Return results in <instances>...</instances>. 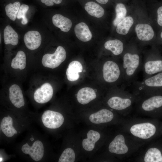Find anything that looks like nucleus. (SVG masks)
<instances>
[{"label": "nucleus", "instance_id": "nucleus-1", "mask_svg": "<svg viewBox=\"0 0 162 162\" xmlns=\"http://www.w3.org/2000/svg\"><path fill=\"white\" fill-rule=\"evenodd\" d=\"M130 86L136 96L162 94V72L143 78L142 81L136 80Z\"/></svg>", "mask_w": 162, "mask_h": 162}, {"label": "nucleus", "instance_id": "nucleus-2", "mask_svg": "<svg viewBox=\"0 0 162 162\" xmlns=\"http://www.w3.org/2000/svg\"><path fill=\"white\" fill-rule=\"evenodd\" d=\"M137 96L125 90L120 89V95L110 98L107 101L109 106L117 110H124L130 108L134 101L137 100Z\"/></svg>", "mask_w": 162, "mask_h": 162}, {"label": "nucleus", "instance_id": "nucleus-3", "mask_svg": "<svg viewBox=\"0 0 162 162\" xmlns=\"http://www.w3.org/2000/svg\"><path fill=\"white\" fill-rule=\"evenodd\" d=\"M103 76L104 81L109 83L118 82H123V74L121 64L115 61L108 60L104 64Z\"/></svg>", "mask_w": 162, "mask_h": 162}, {"label": "nucleus", "instance_id": "nucleus-4", "mask_svg": "<svg viewBox=\"0 0 162 162\" xmlns=\"http://www.w3.org/2000/svg\"><path fill=\"white\" fill-rule=\"evenodd\" d=\"M141 70L143 78L162 72V56L156 52L142 61Z\"/></svg>", "mask_w": 162, "mask_h": 162}, {"label": "nucleus", "instance_id": "nucleus-5", "mask_svg": "<svg viewBox=\"0 0 162 162\" xmlns=\"http://www.w3.org/2000/svg\"><path fill=\"white\" fill-rule=\"evenodd\" d=\"M141 97L142 98L138 101L140 109L147 112L162 110V94Z\"/></svg>", "mask_w": 162, "mask_h": 162}, {"label": "nucleus", "instance_id": "nucleus-6", "mask_svg": "<svg viewBox=\"0 0 162 162\" xmlns=\"http://www.w3.org/2000/svg\"><path fill=\"white\" fill-rule=\"evenodd\" d=\"M66 54L64 49L58 46L53 54L47 53L43 56L42 63L45 67L52 69L57 67L65 59Z\"/></svg>", "mask_w": 162, "mask_h": 162}, {"label": "nucleus", "instance_id": "nucleus-7", "mask_svg": "<svg viewBox=\"0 0 162 162\" xmlns=\"http://www.w3.org/2000/svg\"><path fill=\"white\" fill-rule=\"evenodd\" d=\"M131 133L134 136L142 139L151 138L155 134L156 126L149 122L136 124L132 125L130 129Z\"/></svg>", "mask_w": 162, "mask_h": 162}, {"label": "nucleus", "instance_id": "nucleus-8", "mask_svg": "<svg viewBox=\"0 0 162 162\" xmlns=\"http://www.w3.org/2000/svg\"><path fill=\"white\" fill-rule=\"evenodd\" d=\"M41 119L45 127L53 129L61 127L64 121L63 115L60 113L50 110H46L44 112Z\"/></svg>", "mask_w": 162, "mask_h": 162}, {"label": "nucleus", "instance_id": "nucleus-9", "mask_svg": "<svg viewBox=\"0 0 162 162\" xmlns=\"http://www.w3.org/2000/svg\"><path fill=\"white\" fill-rule=\"evenodd\" d=\"M21 150L23 153L29 155L34 161H40L43 158L44 154V147L42 142L38 140L35 141L32 146L28 143L23 145Z\"/></svg>", "mask_w": 162, "mask_h": 162}, {"label": "nucleus", "instance_id": "nucleus-10", "mask_svg": "<svg viewBox=\"0 0 162 162\" xmlns=\"http://www.w3.org/2000/svg\"><path fill=\"white\" fill-rule=\"evenodd\" d=\"M53 89L48 83L43 84L35 91L34 98V100L40 104H44L49 101L52 98Z\"/></svg>", "mask_w": 162, "mask_h": 162}, {"label": "nucleus", "instance_id": "nucleus-11", "mask_svg": "<svg viewBox=\"0 0 162 162\" xmlns=\"http://www.w3.org/2000/svg\"><path fill=\"white\" fill-rule=\"evenodd\" d=\"M108 149L110 152L118 154H124L128 151L124 137L122 134H118L115 137L110 144Z\"/></svg>", "mask_w": 162, "mask_h": 162}, {"label": "nucleus", "instance_id": "nucleus-12", "mask_svg": "<svg viewBox=\"0 0 162 162\" xmlns=\"http://www.w3.org/2000/svg\"><path fill=\"white\" fill-rule=\"evenodd\" d=\"M24 41L25 45L28 49L35 50L38 49L41 44V36L37 31H29L25 34Z\"/></svg>", "mask_w": 162, "mask_h": 162}, {"label": "nucleus", "instance_id": "nucleus-13", "mask_svg": "<svg viewBox=\"0 0 162 162\" xmlns=\"http://www.w3.org/2000/svg\"><path fill=\"white\" fill-rule=\"evenodd\" d=\"M9 98L11 103L17 108H20L25 105L22 91L20 86L16 84H13L10 87Z\"/></svg>", "mask_w": 162, "mask_h": 162}, {"label": "nucleus", "instance_id": "nucleus-14", "mask_svg": "<svg viewBox=\"0 0 162 162\" xmlns=\"http://www.w3.org/2000/svg\"><path fill=\"white\" fill-rule=\"evenodd\" d=\"M135 31L138 38L142 41L150 40L154 36V32L152 28L148 24H137L135 26Z\"/></svg>", "mask_w": 162, "mask_h": 162}, {"label": "nucleus", "instance_id": "nucleus-15", "mask_svg": "<svg viewBox=\"0 0 162 162\" xmlns=\"http://www.w3.org/2000/svg\"><path fill=\"white\" fill-rule=\"evenodd\" d=\"M114 115L112 112L104 109L91 115L89 119L92 123L99 124L110 122L112 119Z\"/></svg>", "mask_w": 162, "mask_h": 162}, {"label": "nucleus", "instance_id": "nucleus-16", "mask_svg": "<svg viewBox=\"0 0 162 162\" xmlns=\"http://www.w3.org/2000/svg\"><path fill=\"white\" fill-rule=\"evenodd\" d=\"M74 30L76 37L82 41H88L92 38V33L88 26L84 22H80L76 25Z\"/></svg>", "mask_w": 162, "mask_h": 162}, {"label": "nucleus", "instance_id": "nucleus-17", "mask_svg": "<svg viewBox=\"0 0 162 162\" xmlns=\"http://www.w3.org/2000/svg\"><path fill=\"white\" fill-rule=\"evenodd\" d=\"M96 97L94 90L90 87H84L80 89L77 94V100L80 104H86Z\"/></svg>", "mask_w": 162, "mask_h": 162}, {"label": "nucleus", "instance_id": "nucleus-18", "mask_svg": "<svg viewBox=\"0 0 162 162\" xmlns=\"http://www.w3.org/2000/svg\"><path fill=\"white\" fill-rule=\"evenodd\" d=\"M82 67L81 63L77 61H73L69 64L66 71L68 80L70 81L77 80L79 77V73L82 72Z\"/></svg>", "mask_w": 162, "mask_h": 162}, {"label": "nucleus", "instance_id": "nucleus-19", "mask_svg": "<svg viewBox=\"0 0 162 162\" xmlns=\"http://www.w3.org/2000/svg\"><path fill=\"white\" fill-rule=\"evenodd\" d=\"M52 20L54 26L64 32L69 31L72 26V22L69 19L60 14L54 15Z\"/></svg>", "mask_w": 162, "mask_h": 162}, {"label": "nucleus", "instance_id": "nucleus-20", "mask_svg": "<svg viewBox=\"0 0 162 162\" xmlns=\"http://www.w3.org/2000/svg\"><path fill=\"white\" fill-rule=\"evenodd\" d=\"M100 134L98 132L90 130L87 134V138L82 141L83 148L87 151H92L94 147L95 143L100 139Z\"/></svg>", "mask_w": 162, "mask_h": 162}, {"label": "nucleus", "instance_id": "nucleus-21", "mask_svg": "<svg viewBox=\"0 0 162 162\" xmlns=\"http://www.w3.org/2000/svg\"><path fill=\"white\" fill-rule=\"evenodd\" d=\"M104 46L107 50L110 51L115 56L122 54L124 50L123 43L118 39L109 40L104 44Z\"/></svg>", "mask_w": 162, "mask_h": 162}, {"label": "nucleus", "instance_id": "nucleus-22", "mask_svg": "<svg viewBox=\"0 0 162 162\" xmlns=\"http://www.w3.org/2000/svg\"><path fill=\"white\" fill-rule=\"evenodd\" d=\"M13 119L9 116L3 118L0 124L1 130L7 137H11L17 133L13 126Z\"/></svg>", "mask_w": 162, "mask_h": 162}, {"label": "nucleus", "instance_id": "nucleus-23", "mask_svg": "<svg viewBox=\"0 0 162 162\" xmlns=\"http://www.w3.org/2000/svg\"><path fill=\"white\" fill-rule=\"evenodd\" d=\"M4 38L5 44H11L14 46L17 44L18 35L17 33L10 26H7L4 30Z\"/></svg>", "mask_w": 162, "mask_h": 162}, {"label": "nucleus", "instance_id": "nucleus-24", "mask_svg": "<svg viewBox=\"0 0 162 162\" xmlns=\"http://www.w3.org/2000/svg\"><path fill=\"white\" fill-rule=\"evenodd\" d=\"M85 9L90 15L97 17L100 18L104 14V10L99 4L93 2H87L85 5Z\"/></svg>", "mask_w": 162, "mask_h": 162}, {"label": "nucleus", "instance_id": "nucleus-25", "mask_svg": "<svg viewBox=\"0 0 162 162\" xmlns=\"http://www.w3.org/2000/svg\"><path fill=\"white\" fill-rule=\"evenodd\" d=\"M144 160L145 162H162V153L157 148H150L146 152Z\"/></svg>", "mask_w": 162, "mask_h": 162}, {"label": "nucleus", "instance_id": "nucleus-26", "mask_svg": "<svg viewBox=\"0 0 162 162\" xmlns=\"http://www.w3.org/2000/svg\"><path fill=\"white\" fill-rule=\"evenodd\" d=\"M134 20L130 16L125 17L117 26V32L120 34L124 35L128 32L134 23Z\"/></svg>", "mask_w": 162, "mask_h": 162}, {"label": "nucleus", "instance_id": "nucleus-27", "mask_svg": "<svg viewBox=\"0 0 162 162\" xmlns=\"http://www.w3.org/2000/svg\"><path fill=\"white\" fill-rule=\"evenodd\" d=\"M26 57L22 51H18L15 57L13 59L11 64V67L15 69H24L26 66Z\"/></svg>", "mask_w": 162, "mask_h": 162}, {"label": "nucleus", "instance_id": "nucleus-28", "mask_svg": "<svg viewBox=\"0 0 162 162\" xmlns=\"http://www.w3.org/2000/svg\"><path fill=\"white\" fill-rule=\"evenodd\" d=\"M20 7V4L19 2H15L13 4L10 3L6 6V14L10 20L13 21L15 20Z\"/></svg>", "mask_w": 162, "mask_h": 162}, {"label": "nucleus", "instance_id": "nucleus-29", "mask_svg": "<svg viewBox=\"0 0 162 162\" xmlns=\"http://www.w3.org/2000/svg\"><path fill=\"white\" fill-rule=\"evenodd\" d=\"M115 11L116 16L113 22V24L115 26H117L118 24L125 17L127 10L123 4L118 3L116 6Z\"/></svg>", "mask_w": 162, "mask_h": 162}, {"label": "nucleus", "instance_id": "nucleus-30", "mask_svg": "<svg viewBox=\"0 0 162 162\" xmlns=\"http://www.w3.org/2000/svg\"><path fill=\"white\" fill-rule=\"evenodd\" d=\"M75 154L73 149L68 148L65 149L60 156L59 162H74L75 160Z\"/></svg>", "mask_w": 162, "mask_h": 162}, {"label": "nucleus", "instance_id": "nucleus-31", "mask_svg": "<svg viewBox=\"0 0 162 162\" xmlns=\"http://www.w3.org/2000/svg\"><path fill=\"white\" fill-rule=\"evenodd\" d=\"M29 9L28 6L23 4L20 6L18 12L16 17L18 19H22L21 23L23 25L26 24L28 22L26 14Z\"/></svg>", "mask_w": 162, "mask_h": 162}, {"label": "nucleus", "instance_id": "nucleus-32", "mask_svg": "<svg viewBox=\"0 0 162 162\" xmlns=\"http://www.w3.org/2000/svg\"><path fill=\"white\" fill-rule=\"evenodd\" d=\"M157 22L158 25L162 27V6L159 7L157 11Z\"/></svg>", "mask_w": 162, "mask_h": 162}, {"label": "nucleus", "instance_id": "nucleus-33", "mask_svg": "<svg viewBox=\"0 0 162 162\" xmlns=\"http://www.w3.org/2000/svg\"><path fill=\"white\" fill-rule=\"evenodd\" d=\"M62 0H41L42 3L48 6H52L54 3L56 4H59L62 2Z\"/></svg>", "mask_w": 162, "mask_h": 162}, {"label": "nucleus", "instance_id": "nucleus-34", "mask_svg": "<svg viewBox=\"0 0 162 162\" xmlns=\"http://www.w3.org/2000/svg\"><path fill=\"white\" fill-rule=\"evenodd\" d=\"M99 3L102 4H106L108 1L109 0H95Z\"/></svg>", "mask_w": 162, "mask_h": 162}, {"label": "nucleus", "instance_id": "nucleus-35", "mask_svg": "<svg viewBox=\"0 0 162 162\" xmlns=\"http://www.w3.org/2000/svg\"><path fill=\"white\" fill-rule=\"evenodd\" d=\"M160 38L162 40V30L160 32Z\"/></svg>", "mask_w": 162, "mask_h": 162}, {"label": "nucleus", "instance_id": "nucleus-36", "mask_svg": "<svg viewBox=\"0 0 162 162\" xmlns=\"http://www.w3.org/2000/svg\"><path fill=\"white\" fill-rule=\"evenodd\" d=\"M85 70H84V72H85Z\"/></svg>", "mask_w": 162, "mask_h": 162}]
</instances>
